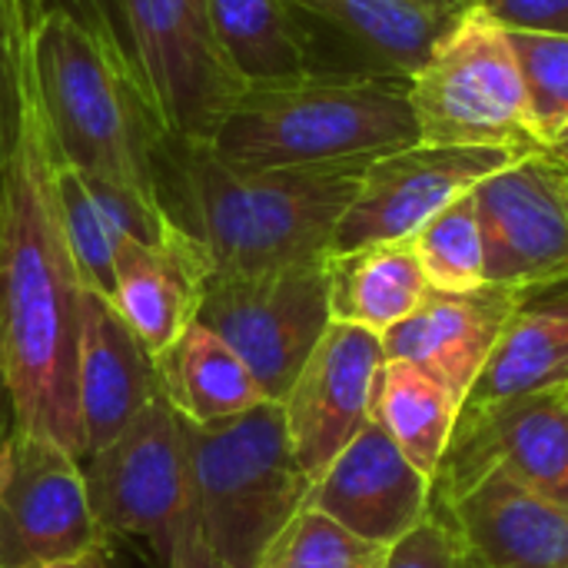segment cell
<instances>
[{
    "label": "cell",
    "mask_w": 568,
    "mask_h": 568,
    "mask_svg": "<svg viewBox=\"0 0 568 568\" xmlns=\"http://www.w3.org/2000/svg\"><path fill=\"white\" fill-rule=\"evenodd\" d=\"M153 399H160L153 353L106 296L87 290L77 336V413L83 459L116 443Z\"/></svg>",
    "instance_id": "obj_16"
},
{
    "label": "cell",
    "mask_w": 568,
    "mask_h": 568,
    "mask_svg": "<svg viewBox=\"0 0 568 568\" xmlns=\"http://www.w3.org/2000/svg\"><path fill=\"white\" fill-rule=\"evenodd\" d=\"M183 439L213 562L260 568L313 486L290 449L280 403L210 426L183 419Z\"/></svg>",
    "instance_id": "obj_5"
},
{
    "label": "cell",
    "mask_w": 568,
    "mask_h": 568,
    "mask_svg": "<svg viewBox=\"0 0 568 568\" xmlns=\"http://www.w3.org/2000/svg\"><path fill=\"white\" fill-rule=\"evenodd\" d=\"M516 150L503 146H429L413 143L366 163L359 190L346 206L329 256L373 243L413 240L439 210L473 193L486 176L516 163Z\"/></svg>",
    "instance_id": "obj_11"
},
{
    "label": "cell",
    "mask_w": 568,
    "mask_h": 568,
    "mask_svg": "<svg viewBox=\"0 0 568 568\" xmlns=\"http://www.w3.org/2000/svg\"><path fill=\"white\" fill-rule=\"evenodd\" d=\"M386 549L356 539L333 519L300 509L260 568H383Z\"/></svg>",
    "instance_id": "obj_29"
},
{
    "label": "cell",
    "mask_w": 568,
    "mask_h": 568,
    "mask_svg": "<svg viewBox=\"0 0 568 568\" xmlns=\"http://www.w3.org/2000/svg\"><path fill=\"white\" fill-rule=\"evenodd\" d=\"M306 20L336 30L376 73L409 80L473 0H293Z\"/></svg>",
    "instance_id": "obj_22"
},
{
    "label": "cell",
    "mask_w": 568,
    "mask_h": 568,
    "mask_svg": "<svg viewBox=\"0 0 568 568\" xmlns=\"http://www.w3.org/2000/svg\"><path fill=\"white\" fill-rule=\"evenodd\" d=\"M13 426V409H10V393H7V376H3V356H0V436Z\"/></svg>",
    "instance_id": "obj_34"
},
{
    "label": "cell",
    "mask_w": 568,
    "mask_h": 568,
    "mask_svg": "<svg viewBox=\"0 0 568 568\" xmlns=\"http://www.w3.org/2000/svg\"><path fill=\"white\" fill-rule=\"evenodd\" d=\"M100 546L83 463L10 426L0 436V568H47Z\"/></svg>",
    "instance_id": "obj_10"
},
{
    "label": "cell",
    "mask_w": 568,
    "mask_h": 568,
    "mask_svg": "<svg viewBox=\"0 0 568 568\" xmlns=\"http://www.w3.org/2000/svg\"><path fill=\"white\" fill-rule=\"evenodd\" d=\"M383 568H476L459 532L446 519L439 506L429 503V513L416 529H409L399 542L386 549Z\"/></svg>",
    "instance_id": "obj_30"
},
{
    "label": "cell",
    "mask_w": 568,
    "mask_h": 568,
    "mask_svg": "<svg viewBox=\"0 0 568 568\" xmlns=\"http://www.w3.org/2000/svg\"><path fill=\"white\" fill-rule=\"evenodd\" d=\"M37 7L20 33V116L0 173V356L13 426L83 463L77 336L87 286L63 236L57 146L30 70L27 27Z\"/></svg>",
    "instance_id": "obj_1"
},
{
    "label": "cell",
    "mask_w": 568,
    "mask_h": 568,
    "mask_svg": "<svg viewBox=\"0 0 568 568\" xmlns=\"http://www.w3.org/2000/svg\"><path fill=\"white\" fill-rule=\"evenodd\" d=\"M566 413H568V386H566Z\"/></svg>",
    "instance_id": "obj_37"
},
{
    "label": "cell",
    "mask_w": 568,
    "mask_h": 568,
    "mask_svg": "<svg viewBox=\"0 0 568 568\" xmlns=\"http://www.w3.org/2000/svg\"><path fill=\"white\" fill-rule=\"evenodd\" d=\"M83 479L103 542L143 539L156 568H220L200 526L183 419L163 396L116 443L83 459Z\"/></svg>",
    "instance_id": "obj_6"
},
{
    "label": "cell",
    "mask_w": 568,
    "mask_h": 568,
    "mask_svg": "<svg viewBox=\"0 0 568 568\" xmlns=\"http://www.w3.org/2000/svg\"><path fill=\"white\" fill-rule=\"evenodd\" d=\"M486 283L529 290L568 280V166L529 153L476 190Z\"/></svg>",
    "instance_id": "obj_13"
},
{
    "label": "cell",
    "mask_w": 568,
    "mask_h": 568,
    "mask_svg": "<svg viewBox=\"0 0 568 568\" xmlns=\"http://www.w3.org/2000/svg\"><path fill=\"white\" fill-rule=\"evenodd\" d=\"M383 359V336L329 323L283 396L280 409L290 449L310 483L323 476V469L369 419V393Z\"/></svg>",
    "instance_id": "obj_14"
},
{
    "label": "cell",
    "mask_w": 568,
    "mask_h": 568,
    "mask_svg": "<svg viewBox=\"0 0 568 568\" xmlns=\"http://www.w3.org/2000/svg\"><path fill=\"white\" fill-rule=\"evenodd\" d=\"M363 170L366 163L250 170L226 163L210 143L163 136L153 190L210 276H236L326 260Z\"/></svg>",
    "instance_id": "obj_2"
},
{
    "label": "cell",
    "mask_w": 568,
    "mask_h": 568,
    "mask_svg": "<svg viewBox=\"0 0 568 568\" xmlns=\"http://www.w3.org/2000/svg\"><path fill=\"white\" fill-rule=\"evenodd\" d=\"M489 469L568 506L566 386L463 406L433 476V499H453Z\"/></svg>",
    "instance_id": "obj_12"
},
{
    "label": "cell",
    "mask_w": 568,
    "mask_h": 568,
    "mask_svg": "<svg viewBox=\"0 0 568 568\" xmlns=\"http://www.w3.org/2000/svg\"><path fill=\"white\" fill-rule=\"evenodd\" d=\"M326 280L333 323L359 326L376 336L413 316L429 293L409 240L326 256Z\"/></svg>",
    "instance_id": "obj_25"
},
{
    "label": "cell",
    "mask_w": 568,
    "mask_h": 568,
    "mask_svg": "<svg viewBox=\"0 0 568 568\" xmlns=\"http://www.w3.org/2000/svg\"><path fill=\"white\" fill-rule=\"evenodd\" d=\"M113 276L110 303L156 356L196 320L210 266L203 253L170 226L163 243H120Z\"/></svg>",
    "instance_id": "obj_20"
},
{
    "label": "cell",
    "mask_w": 568,
    "mask_h": 568,
    "mask_svg": "<svg viewBox=\"0 0 568 568\" xmlns=\"http://www.w3.org/2000/svg\"><path fill=\"white\" fill-rule=\"evenodd\" d=\"M433 506L446 513L476 568H568V506L499 469Z\"/></svg>",
    "instance_id": "obj_17"
},
{
    "label": "cell",
    "mask_w": 568,
    "mask_h": 568,
    "mask_svg": "<svg viewBox=\"0 0 568 568\" xmlns=\"http://www.w3.org/2000/svg\"><path fill=\"white\" fill-rule=\"evenodd\" d=\"M509 33L568 37V0H473Z\"/></svg>",
    "instance_id": "obj_32"
},
{
    "label": "cell",
    "mask_w": 568,
    "mask_h": 568,
    "mask_svg": "<svg viewBox=\"0 0 568 568\" xmlns=\"http://www.w3.org/2000/svg\"><path fill=\"white\" fill-rule=\"evenodd\" d=\"M429 503L433 483L366 419L323 476L313 479L303 509L333 519L363 542L389 549L423 523Z\"/></svg>",
    "instance_id": "obj_15"
},
{
    "label": "cell",
    "mask_w": 568,
    "mask_h": 568,
    "mask_svg": "<svg viewBox=\"0 0 568 568\" xmlns=\"http://www.w3.org/2000/svg\"><path fill=\"white\" fill-rule=\"evenodd\" d=\"M419 143L406 80L376 70H316L286 83L246 87L210 146L236 166L373 163Z\"/></svg>",
    "instance_id": "obj_4"
},
{
    "label": "cell",
    "mask_w": 568,
    "mask_h": 568,
    "mask_svg": "<svg viewBox=\"0 0 568 568\" xmlns=\"http://www.w3.org/2000/svg\"><path fill=\"white\" fill-rule=\"evenodd\" d=\"M210 17L243 87L286 83L323 70L316 37L293 0H210Z\"/></svg>",
    "instance_id": "obj_24"
},
{
    "label": "cell",
    "mask_w": 568,
    "mask_h": 568,
    "mask_svg": "<svg viewBox=\"0 0 568 568\" xmlns=\"http://www.w3.org/2000/svg\"><path fill=\"white\" fill-rule=\"evenodd\" d=\"M546 153H549V156H556L562 166H568V130L559 136V140H556V143H549V146H546Z\"/></svg>",
    "instance_id": "obj_35"
},
{
    "label": "cell",
    "mask_w": 568,
    "mask_h": 568,
    "mask_svg": "<svg viewBox=\"0 0 568 568\" xmlns=\"http://www.w3.org/2000/svg\"><path fill=\"white\" fill-rule=\"evenodd\" d=\"M40 0H13L7 20H0V173L10 160L20 116V33L27 13Z\"/></svg>",
    "instance_id": "obj_31"
},
{
    "label": "cell",
    "mask_w": 568,
    "mask_h": 568,
    "mask_svg": "<svg viewBox=\"0 0 568 568\" xmlns=\"http://www.w3.org/2000/svg\"><path fill=\"white\" fill-rule=\"evenodd\" d=\"M516 296L519 290L493 283L469 293L429 290L413 316L383 333V353L419 366L463 406L503 336Z\"/></svg>",
    "instance_id": "obj_18"
},
{
    "label": "cell",
    "mask_w": 568,
    "mask_h": 568,
    "mask_svg": "<svg viewBox=\"0 0 568 568\" xmlns=\"http://www.w3.org/2000/svg\"><path fill=\"white\" fill-rule=\"evenodd\" d=\"M568 386V280L519 290L493 356L463 406Z\"/></svg>",
    "instance_id": "obj_21"
},
{
    "label": "cell",
    "mask_w": 568,
    "mask_h": 568,
    "mask_svg": "<svg viewBox=\"0 0 568 568\" xmlns=\"http://www.w3.org/2000/svg\"><path fill=\"white\" fill-rule=\"evenodd\" d=\"M196 323L246 363L270 403H283L333 323L326 260L266 273L206 276Z\"/></svg>",
    "instance_id": "obj_9"
},
{
    "label": "cell",
    "mask_w": 568,
    "mask_h": 568,
    "mask_svg": "<svg viewBox=\"0 0 568 568\" xmlns=\"http://www.w3.org/2000/svg\"><path fill=\"white\" fill-rule=\"evenodd\" d=\"M57 203L73 266L87 290L113 296V260L120 243H163L170 223L153 200L70 166L57 156Z\"/></svg>",
    "instance_id": "obj_19"
},
{
    "label": "cell",
    "mask_w": 568,
    "mask_h": 568,
    "mask_svg": "<svg viewBox=\"0 0 568 568\" xmlns=\"http://www.w3.org/2000/svg\"><path fill=\"white\" fill-rule=\"evenodd\" d=\"M509 43L523 70L532 136L546 150L568 130V37L509 33Z\"/></svg>",
    "instance_id": "obj_28"
},
{
    "label": "cell",
    "mask_w": 568,
    "mask_h": 568,
    "mask_svg": "<svg viewBox=\"0 0 568 568\" xmlns=\"http://www.w3.org/2000/svg\"><path fill=\"white\" fill-rule=\"evenodd\" d=\"M47 568H106V559H103V546L100 549H90L77 559H67V562H57V566Z\"/></svg>",
    "instance_id": "obj_33"
},
{
    "label": "cell",
    "mask_w": 568,
    "mask_h": 568,
    "mask_svg": "<svg viewBox=\"0 0 568 568\" xmlns=\"http://www.w3.org/2000/svg\"><path fill=\"white\" fill-rule=\"evenodd\" d=\"M406 90L419 143L542 153L509 33L476 3L433 43Z\"/></svg>",
    "instance_id": "obj_7"
},
{
    "label": "cell",
    "mask_w": 568,
    "mask_h": 568,
    "mask_svg": "<svg viewBox=\"0 0 568 568\" xmlns=\"http://www.w3.org/2000/svg\"><path fill=\"white\" fill-rule=\"evenodd\" d=\"M116 33L166 140L210 143L246 90L226 63L210 0H113Z\"/></svg>",
    "instance_id": "obj_8"
},
{
    "label": "cell",
    "mask_w": 568,
    "mask_h": 568,
    "mask_svg": "<svg viewBox=\"0 0 568 568\" xmlns=\"http://www.w3.org/2000/svg\"><path fill=\"white\" fill-rule=\"evenodd\" d=\"M409 243L429 290L469 293L486 286V253L473 193L439 210Z\"/></svg>",
    "instance_id": "obj_27"
},
{
    "label": "cell",
    "mask_w": 568,
    "mask_h": 568,
    "mask_svg": "<svg viewBox=\"0 0 568 568\" xmlns=\"http://www.w3.org/2000/svg\"><path fill=\"white\" fill-rule=\"evenodd\" d=\"M27 50L57 156L156 203L163 130L110 17L100 7H37Z\"/></svg>",
    "instance_id": "obj_3"
},
{
    "label": "cell",
    "mask_w": 568,
    "mask_h": 568,
    "mask_svg": "<svg viewBox=\"0 0 568 568\" xmlns=\"http://www.w3.org/2000/svg\"><path fill=\"white\" fill-rule=\"evenodd\" d=\"M10 7H13V0H0V20H7Z\"/></svg>",
    "instance_id": "obj_36"
},
{
    "label": "cell",
    "mask_w": 568,
    "mask_h": 568,
    "mask_svg": "<svg viewBox=\"0 0 568 568\" xmlns=\"http://www.w3.org/2000/svg\"><path fill=\"white\" fill-rule=\"evenodd\" d=\"M153 366L160 396L193 426L223 423L270 403L246 363L196 320L153 356Z\"/></svg>",
    "instance_id": "obj_23"
},
{
    "label": "cell",
    "mask_w": 568,
    "mask_h": 568,
    "mask_svg": "<svg viewBox=\"0 0 568 568\" xmlns=\"http://www.w3.org/2000/svg\"><path fill=\"white\" fill-rule=\"evenodd\" d=\"M459 403L419 366L383 359L369 393V419L396 443V449L433 483L456 419Z\"/></svg>",
    "instance_id": "obj_26"
}]
</instances>
